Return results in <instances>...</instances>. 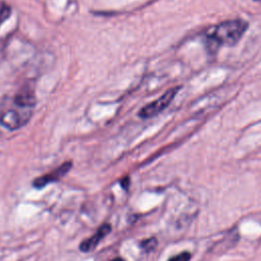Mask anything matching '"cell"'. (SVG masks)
Wrapping results in <instances>:
<instances>
[{
    "label": "cell",
    "mask_w": 261,
    "mask_h": 261,
    "mask_svg": "<svg viewBox=\"0 0 261 261\" xmlns=\"http://www.w3.org/2000/svg\"><path fill=\"white\" fill-rule=\"evenodd\" d=\"M141 248L146 251V252H150L152 250H154L157 246V240L155 238H150L147 240H144L143 242H141L140 244Z\"/></svg>",
    "instance_id": "ba28073f"
},
{
    "label": "cell",
    "mask_w": 261,
    "mask_h": 261,
    "mask_svg": "<svg viewBox=\"0 0 261 261\" xmlns=\"http://www.w3.org/2000/svg\"><path fill=\"white\" fill-rule=\"evenodd\" d=\"M32 110L24 109L13 104V107H10L4 110L0 115V122L8 129H16L24 125L31 117Z\"/></svg>",
    "instance_id": "7a4b0ae2"
},
{
    "label": "cell",
    "mask_w": 261,
    "mask_h": 261,
    "mask_svg": "<svg viewBox=\"0 0 261 261\" xmlns=\"http://www.w3.org/2000/svg\"><path fill=\"white\" fill-rule=\"evenodd\" d=\"M71 166H72V163L70 161H66V162L62 163L61 165H59L58 167H56L55 169L51 170L50 172L35 178L33 181V186L37 189H42L43 187H45L51 182L57 181L70 170Z\"/></svg>",
    "instance_id": "277c9868"
},
{
    "label": "cell",
    "mask_w": 261,
    "mask_h": 261,
    "mask_svg": "<svg viewBox=\"0 0 261 261\" xmlns=\"http://www.w3.org/2000/svg\"><path fill=\"white\" fill-rule=\"evenodd\" d=\"M36 102L34 89H32L30 86L22 87L13 98V104L29 110H32L35 107Z\"/></svg>",
    "instance_id": "8992f818"
},
{
    "label": "cell",
    "mask_w": 261,
    "mask_h": 261,
    "mask_svg": "<svg viewBox=\"0 0 261 261\" xmlns=\"http://www.w3.org/2000/svg\"><path fill=\"white\" fill-rule=\"evenodd\" d=\"M191 254L189 252H182L180 254H177L171 258H169L167 261H190Z\"/></svg>",
    "instance_id": "9c48e42d"
},
{
    "label": "cell",
    "mask_w": 261,
    "mask_h": 261,
    "mask_svg": "<svg viewBox=\"0 0 261 261\" xmlns=\"http://www.w3.org/2000/svg\"><path fill=\"white\" fill-rule=\"evenodd\" d=\"M11 7L4 1H0V27L10 16Z\"/></svg>",
    "instance_id": "52a82bcc"
},
{
    "label": "cell",
    "mask_w": 261,
    "mask_h": 261,
    "mask_svg": "<svg viewBox=\"0 0 261 261\" xmlns=\"http://www.w3.org/2000/svg\"><path fill=\"white\" fill-rule=\"evenodd\" d=\"M110 231H111V225L109 223H104V224L100 225L94 234H92L89 239L84 240L81 243L80 250L84 253L91 252L98 246L100 241L103 240L105 238V236H107Z\"/></svg>",
    "instance_id": "5b68a950"
},
{
    "label": "cell",
    "mask_w": 261,
    "mask_h": 261,
    "mask_svg": "<svg viewBox=\"0 0 261 261\" xmlns=\"http://www.w3.org/2000/svg\"><path fill=\"white\" fill-rule=\"evenodd\" d=\"M255 1H257V2H259L261 4V0H255Z\"/></svg>",
    "instance_id": "8fae6325"
},
{
    "label": "cell",
    "mask_w": 261,
    "mask_h": 261,
    "mask_svg": "<svg viewBox=\"0 0 261 261\" xmlns=\"http://www.w3.org/2000/svg\"><path fill=\"white\" fill-rule=\"evenodd\" d=\"M248 28V23L243 19L226 20L214 27L207 35L206 45L210 52H215L221 45L232 46L243 37Z\"/></svg>",
    "instance_id": "6da1fadb"
},
{
    "label": "cell",
    "mask_w": 261,
    "mask_h": 261,
    "mask_svg": "<svg viewBox=\"0 0 261 261\" xmlns=\"http://www.w3.org/2000/svg\"><path fill=\"white\" fill-rule=\"evenodd\" d=\"M111 261H124L122 258H114V259H112Z\"/></svg>",
    "instance_id": "30bf717a"
},
{
    "label": "cell",
    "mask_w": 261,
    "mask_h": 261,
    "mask_svg": "<svg viewBox=\"0 0 261 261\" xmlns=\"http://www.w3.org/2000/svg\"><path fill=\"white\" fill-rule=\"evenodd\" d=\"M178 90H179L178 87L169 89L161 97H159L155 101H153L150 104L143 107L139 112V116L142 118H151V117L159 114L170 104V102L173 100V98L175 97Z\"/></svg>",
    "instance_id": "3957f363"
}]
</instances>
